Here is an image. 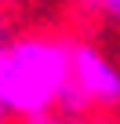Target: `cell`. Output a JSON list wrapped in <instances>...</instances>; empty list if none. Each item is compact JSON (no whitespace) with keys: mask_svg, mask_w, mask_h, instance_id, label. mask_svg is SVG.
<instances>
[{"mask_svg":"<svg viewBox=\"0 0 120 124\" xmlns=\"http://www.w3.org/2000/svg\"><path fill=\"white\" fill-rule=\"evenodd\" d=\"M73 77V51L51 40L0 44V99L15 113H44Z\"/></svg>","mask_w":120,"mask_h":124,"instance_id":"obj_1","label":"cell"},{"mask_svg":"<svg viewBox=\"0 0 120 124\" xmlns=\"http://www.w3.org/2000/svg\"><path fill=\"white\" fill-rule=\"evenodd\" d=\"M73 80L91 102H102V106L120 102V70L98 47H87V44L73 47Z\"/></svg>","mask_w":120,"mask_h":124,"instance_id":"obj_2","label":"cell"},{"mask_svg":"<svg viewBox=\"0 0 120 124\" xmlns=\"http://www.w3.org/2000/svg\"><path fill=\"white\" fill-rule=\"evenodd\" d=\"M87 4H95L106 18H113V22H120V0H87Z\"/></svg>","mask_w":120,"mask_h":124,"instance_id":"obj_3","label":"cell"},{"mask_svg":"<svg viewBox=\"0 0 120 124\" xmlns=\"http://www.w3.org/2000/svg\"><path fill=\"white\" fill-rule=\"evenodd\" d=\"M7 113H11V109H7V102L0 99V124H4V117H7Z\"/></svg>","mask_w":120,"mask_h":124,"instance_id":"obj_4","label":"cell"}]
</instances>
